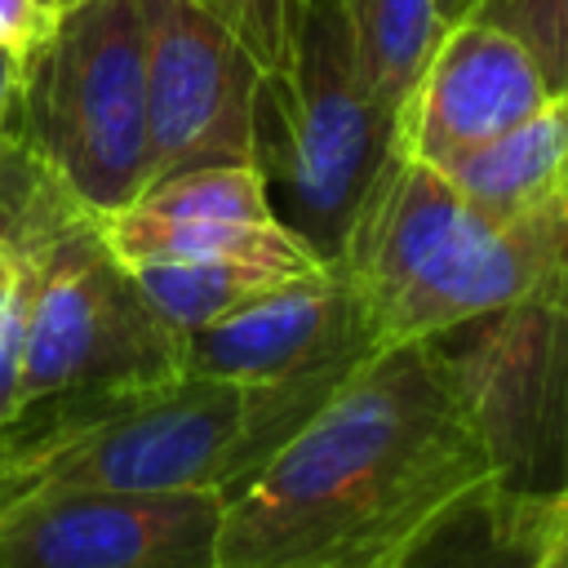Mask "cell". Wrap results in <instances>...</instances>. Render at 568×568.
<instances>
[{
  "instance_id": "8fae6325",
  "label": "cell",
  "mask_w": 568,
  "mask_h": 568,
  "mask_svg": "<svg viewBox=\"0 0 568 568\" xmlns=\"http://www.w3.org/2000/svg\"><path fill=\"white\" fill-rule=\"evenodd\" d=\"M564 528L568 493L484 475L373 568H550Z\"/></svg>"
},
{
  "instance_id": "8992f818",
  "label": "cell",
  "mask_w": 568,
  "mask_h": 568,
  "mask_svg": "<svg viewBox=\"0 0 568 568\" xmlns=\"http://www.w3.org/2000/svg\"><path fill=\"white\" fill-rule=\"evenodd\" d=\"M13 266L31 275L22 368L27 404L186 373V337L173 333L138 293L124 262L106 248L98 217H75L36 257Z\"/></svg>"
},
{
  "instance_id": "52a82bcc",
  "label": "cell",
  "mask_w": 568,
  "mask_h": 568,
  "mask_svg": "<svg viewBox=\"0 0 568 568\" xmlns=\"http://www.w3.org/2000/svg\"><path fill=\"white\" fill-rule=\"evenodd\" d=\"M142 13L151 182L204 164H253V115L266 75L257 58L200 0H142Z\"/></svg>"
},
{
  "instance_id": "e0dca14e",
  "label": "cell",
  "mask_w": 568,
  "mask_h": 568,
  "mask_svg": "<svg viewBox=\"0 0 568 568\" xmlns=\"http://www.w3.org/2000/svg\"><path fill=\"white\" fill-rule=\"evenodd\" d=\"M27 315H31V275L18 266L0 302V426L22 413V368H27Z\"/></svg>"
},
{
  "instance_id": "5bb4252c",
  "label": "cell",
  "mask_w": 568,
  "mask_h": 568,
  "mask_svg": "<svg viewBox=\"0 0 568 568\" xmlns=\"http://www.w3.org/2000/svg\"><path fill=\"white\" fill-rule=\"evenodd\" d=\"M138 284V293L151 302V311L173 328V333H195L244 302L306 275H288L266 262H244V257H191V262H138L124 266Z\"/></svg>"
},
{
  "instance_id": "4fadbf2b",
  "label": "cell",
  "mask_w": 568,
  "mask_h": 568,
  "mask_svg": "<svg viewBox=\"0 0 568 568\" xmlns=\"http://www.w3.org/2000/svg\"><path fill=\"white\" fill-rule=\"evenodd\" d=\"M337 9L359 84L382 111L399 115L413 80L448 27L439 0H337Z\"/></svg>"
},
{
  "instance_id": "44dd1931",
  "label": "cell",
  "mask_w": 568,
  "mask_h": 568,
  "mask_svg": "<svg viewBox=\"0 0 568 568\" xmlns=\"http://www.w3.org/2000/svg\"><path fill=\"white\" fill-rule=\"evenodd\" d=\"M4 470H9V426H0V484H4Z\"/></svg>"
},
{
  "instance_id": "d6986e66",
  "label": "cell",
  "mask_w": 568,
  "mask_h": 568,
  "mask_svg": "<svg viewBox=\"0 0 568 568\" xmlns=\"http://www.w3.org/2000/svg\"><path fill=\"white\" fill-rule=\"evenodd\" d=\"M22 89H27V67L0 44V133L22 124Z\"/></svg>"
},
{
  "instance_id": "9a60e30c",
  "label": "cell",
  "mask_w": 568,
  "mask_h": 568,
  "mask_svg": "<svg viewBox=\"0 0 568 568\" xmlns=\"http://www.w3.org/2000/svg\"><path fill=\"white\" fill-rule=\"evenodd\" d=\"M462 18H479L515 36L555 93H568V0H466Z\"/></svg>"
},
{
  "instance_id": "30bf717a",
  "label": "cell",
  "mask_w": 568,
  "mask_h": 568,
  "mask_svg": "<svg viewBox=\"0 0 568 568\" xmlns=\"http://www.w3.org/2000/svg\"><path fill=\"white\" fill-rule=\"evenodd\" d=\"M364 315L337 266L288 280L240 311L186 333L182 368L240 386H271L320 368H355L373 355Z\"/></svg>"
},
{
  "instance_id": "6da1fadb",
  "label": "cell",
  "mask_w": 568,
  "mask_h": 568,
  "mask_svg": "<svg viewBox=\"0 0 568 568\" xmlns=\"http://www.w3.org/2000/svg\"><path fill=\"white\" fill-rule=\"evenodd\" d=\"M484 475L501 470L453 351L382 346L226 493L217 568H373Z\"/></svg>"
},
{
  "instance_id": "603a6c76",
  "label": "cell",
  "mask_w": 568,
  "mask_h": 568,
  "mask_svg": "<svg viewBox=\"0 0 568 568\" xmlns=\"http://www.w3.org/2000/svg\"><path fill=\"white\" fill-rule=\"evenodd\" d=\"M550 568H568V528H564V537H559V550H555Z\"/></svg>"
},
{
  "instance_id": "ffe728a7",
  "label": "cell",
  "mask_w": 568,
  "mask_h": 568,
  "mask_svg": "<svg viewBox=\"0 0 568 568\" xmlns=\"http://www.w3.org/2000/svg\"><path fill=\"white\" fill-rule=\"evenodd\" d=\"M13 275H18V266H13V257L0 248V302H4V293H9V284H13Z\"/></svg>"
},
{
  "instance_id": "5b68a950",
  "label": "cell",
  "mask_w": 568,
  "mask_h": 568,
  "mask_svg": "<svg viewBox=\"0 0 568 568\" xmlns=\"http://www.w3.org/2000/svg\"><path fill=\"white\" fill-rule=\"evenodd\" d=\"M22 133L93 217L151 182L142 0H71L27 67Z\"/></svg>"
},
{
  "instance_id": "9c48e42d",
  "label": "cell",
  "mask_w": 568,
  "mask_h": 568,
  "mask_svg": "<svg viewBox=\"0 0 568 568\" xmlns=\"http://www.w3.org/2000/svg\"><path fill=\"white\" fill-rule=\"evenodd\" d=\"M550 98L555 89L515 36L479 18H453L395 115V146L448 169L537 115Z\"/></svg>"
},
{
  "instance_id": "7402d4cb",
  "label": "cell",
  "mask_w": 568,
  "mask_h": 568,
  "mask_svg": "<svg viewBox=\"0 0 568 568\" xmlns=\"http://www.w3.org/2000/svg\"><path fill=\"white\" fill-rule=\"evenodd\" d=\"M462 9H466V0H439V13H444V22L462 18Z\"/></svg>"
},
{
  "instance_id": "7a4b0ae2",
  "label": "cell",
  "mask_w": 568,
  "mask_h": 568,
  "mask_svg": "<svg viewBox=\"0 0 568 568\" xmlns=\"http://www.w3.org/2000/svg\"><path fill=\"white\" fill-rule=\"evenodd\" d=\"M333 266L377 351L435 342L568 284V204L493 226L444 169L390 146Z\"/></svg>"
},
{
  "instance_id": "ac0fdd59",
  "label": "cell",
  "mask_w": 568,
  "mask_h": 568,
  "mask_svg": "<svg viewBox=\"0 0 568 568\" xmlns=\"http://www.w3.org/2000/svg\"><path fill=\"white\" fill-rule=\"evenodd\" d=\"M62 9H67L62 0H0V44L22 67H31L44 40L53 36Z\"/></svg>"
},
{
  "instance_id": "7c38bea8",
  "label": "cell",
  "mask_w": 568,
  "mask_h": 568,
  "mask_svg": "<svg viewBox=\"0 0 568 568\" xmlns=\"http://www.w3.org/2000/svg\"><path fill=\"white\" fill-rule=\"evenodd\" d=\"M475 217L501 226L568 204V93L444 169Z\"/></svg>"
},
{
  "instance_id": "2e32d148",
  "label": "cell",
  "mask_w": 568,
  "mask_h": 568,
  "mask_svg": "<svg viewBox=\"0 0 568 568\" xmlns=\"http://www.w3.org/2000/svg\"><path fill=\"white\" fill-rule=\"evenodd\" d=\"M200 4L244 40V49L257 58L266 75L293 67L311 0H200Z\"/></svg>"
},
{
  "instance_id": "ba28073f",
  "label": "cell",
  "mask_w": 568,
  "mask_h": 568,
  "mask_svg": "<svg viewBox=\"0 0 568 568\" xmlns=\"http://www.w3.org/2000/svg\"><path fill=\"white\" fill-rule=\"evenodd\" d=\"M217 488H53L0 510V568H217Z\"/></svg>"
},
{
  "instance_id": "3957f363",
  "label": "cell",
  "mask_w": 568,
  "mask_h": 568,
  "mask_svg": "<svg viewBox=\"0 0 568 568\" xmlns=\"http://www.w3.org/2000/svg\"><path fill=\"white\" fill-rule=\"evenodd\" d=\"M253 470V386L178 373L27 404L9 422L0 510L53 488H217L226 497Z\"/></svg>"
},
{
  "instance_id": "cb8c5ba5",
  "label": "cell",
  "mask_w": 568,
  "mask_h": 568,
  "mask_svg": "<svg viewBox=\"0 0 568 568\" xmlns=\"http://www.w3.org/2000/svg\"><path fill=\"white\" fill-rule=\"evenodd\" d=\"M62 4H71V0H62Z\"/></svg>"
},
{
  "instance_id": "277c9868",
  "label": "cell",
  "mask_w": 568,
  "mask_h": 568,
  "mask_svg": "<svg viewBox=\"0 0 568 568\" xmlns=\"http://www.w3.org/2000/svg\"><path fill=\"white\" fill-rule=\"evenodd\" d=\"M390 146L395 115L359 84L337 0H311L297 58L288 71L262 75L253 115V164L275 217L324 262H337Z\"/></svg>"
}]
</instances>
